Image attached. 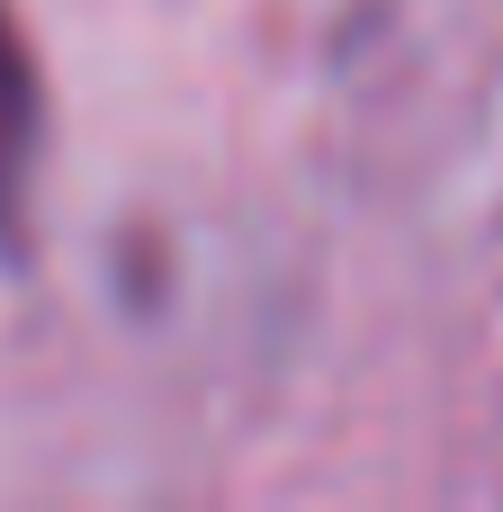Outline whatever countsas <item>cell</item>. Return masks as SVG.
I'll list each match as a JSON object with an SVG mask.
<instances>
[{
	"mask_svg": "<svg viewBox=\"0 0 503 512\" xmlns=\"http://www.w3.org/2000/svg\"><path fill=\"white\" fill-rule=\"evenodd\" d=\"M36 162H45V81L36 54L0 0V252H27V216H36Z\"/></svg>",
	"mask_w": 503,
	"mask_h": 512,
	"instance_id": "6da1fadb",
	"label": "cell"
}]
</instances>
